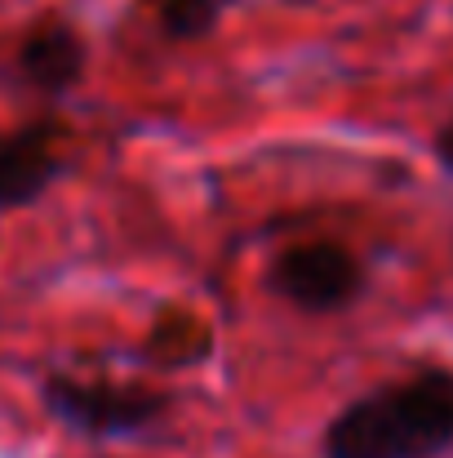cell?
I'll return each mask as SVG.
<instances>
[{
  "label": "cell",
  "instance_id": "obj_1",
  "mask_svg": "<svg viewBox=\"0 0 453 458\" xmlns=\"http://www.w3.org/2000/svg\"><path fill=\"white\" fill-rule=\"evenodd\" d=\"M320 450L324 458H440L453 450V369L427 365L342 405Z\"/></svg>",
  "mask_w": 453,
  "mask_h": 458
},
{
  "label": "cell",
  "instance_id": "obj_2",
  "mask_svg": "<svg viewBox=\"0 0 453 458\" xmlns=\"http://www.w3.org/2000/svg\"><path fill=\"white\" fill-rule=\"evenodd\" d=\"M40 405L67 432L89 437V441L143 437L169 414V396L155 387L121 383V378H80L67 369L40 378Z\"/></svg>",
  "mask_w": 453,
  "mask_h": 458
},
{
  "label": "cell",
  "instance_id": "obj_3",
  "mask_svg": "<svg viewBox=\"0 0 453 458\" xmlns=\"http://www.w3.org/2000/svg\"><path fill=\"white\" fill-rule=\"evenodd\" d=\"M267 290L306 316H333L365 294V263L338 241H302L272 259Z\"/></svg>",
  "mask_w": 453,
  "mask_h": 458
},
{
  "label": "cell",
  "instance_id": "obj_4",
  "mask_svg": "<svg viewBox=\"0 0 453 458\" xmlns=\"http://www.w3.org/2000/svg\"><path fill=\"white\" fill-rule=\"evenodd\" d=\"M67 130L58 121H27L0 139V214L36 205L67 169Z\"/></svg>",
  "mask_w": 453,
  "mask_h": 458
},
{
  "label": "cell",
  "instance_id": "obj_5",
  "mask_svg": "<svg viewBox=\"0 0 453 458\" xmlns=\"http://www.w3.org/2000/svg\"><path fill=\"white\" fill-rule=\"evenodd\" d=\"M85 67H89V45H85V36H80L71 22H63V18L36 22V27L22 36V45H18V76H22L36 94H45V98L71 94V89L80 85Z\"/></svg>",
  "mask_w": 453,
  "mask_h": 458
},
{
  "label": "cell",
  "instance_id": "obj_6",
  "mask_svg": "<svg viewBox=\"0 0 453 458\" xmlns=\"http://www.w3.org/2000/svg\"><path fill=\"white\" fill-rule=\"evenodd\" d=\"M214 352V329L191 311H164L147 334V356L155 365H200Z\"/></svg>",
  "mask_w": 453,
  "mask_h": 458
},
{
  "label": "cell",
  "instance_id": "obj_7",
  "mask_svg": "<svg viewBox=\"0 0 453 458\" xmlns=\"http://www.w3.org/2000/svg\"><path fill=\"white\" fill-rule=\"evenodd\" d=\"M155 18H160V31L178 45H191V40H205L218 31L222 13H227V0H151Z\"/></svg>",
  "mask_w": 453,
  "mask_h": 458
},
{
  "label": "cell",
  "instance_id": "obj_8",
  "mask_svg": "<svg viewBox=\"0 0 453 458\" xmlns=\"http://www.w3.org/2000/svg\"><path fill=\"white\" fill-rule=\"evenodd\" d=\"M432 148H436L440 169H445V174H453V121H449V125H440V134H436V143H432Z\"/></svg>",
  "mask_w": 453,
  "mask_h": 458
}]
</instances>
